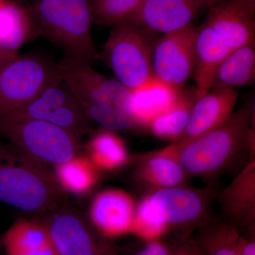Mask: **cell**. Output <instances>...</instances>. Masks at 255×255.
Wrapping results in <instances>:
<instances>
[{
  "mask_svg": "<svg viewBox=\"0 0 255 255\" xmlns=\"http://www.w3.org/2000/svg\"><path fill=\"white\" fill-rule=\"evenodd\" d=\"M14 56H11V55L5 54L3 52L0 51V68L5 63L11 58H14Z\"/></svg>",
  "mask_w": 255,
  "mask_h": 255,
  "instance_id": "33",
  "label": "cell"
},
{
  "mask_svg": "<svg viewBox=\"0 0 255 255\" xmlns=\"http://www.w3.org/2000/svg\"><path fill=\"white\" fill-rule=\"evenodd\" d=\"M255 12L238 0H222L207 10L196 38L194 75L198 99L211 90L215 70L231 53L255 43Z\"/></svg>",
  "mask_w": 255,
  "mask_h": 255,
  "instance_id": "2",
  "label": "cell"
},
{
  "mask_svg": "<svg viewBox=\"0 0 255 255\" xmlns=\"http://www.w3.org/2000/svg\"><path fill=\"white\" fill-rule=\"evenodd\" d=\"M100 170L87 156H79L55 166V180L64 190L78 195L91 191L99 180Z\"/></svg>",
  "mask_w": 255,
  "mask_h": 255,
  "instance_id": "24",
  "label": "cell"
},
{
  "mask_svg": "<svg viewBox=\"0 0 255 255\" xmlns=\"http://www.w3.org/2000/svg\"><path fill=\"white\" fill-rule=\"evenodd\" d=\"M63 199L46 164L0 138V202L26 212L49 213Z\"/></svg>",
  "mask_w": 255,
  "mask_h": 255,
  "instance_id": "3",
  "label": "cell"
},
{
  "mask_svg": "<svg viewBox=\"0 0 255 255\" xmlns=\"http://www.w3.org/2000/svg\"><path fill=\"white\" fill-rule=\"evenodd\" d=\"M197 99L195 87H184L179 91L172 107L154 119L148 128L161 140L176 141L185 130Z\"/></svg>",
  "mask_w": 255,
  "mask_h": 255,
  "instance_id": "22",
  "label": "cell"
},
{
  "mask_svg": "<svg viewBox=\"0 0 255 255\" xmlns=\"http://www.w3.org/2000/svg\"><path fill=\"white\" fill-rule=\"evenodd\" d=\"M135 174L138 182L150 192L186 185L189 177L164 147L137 157Z\"/></svg>",
  "mask_w": 255,
  "mask_h": 255,
  "instance_id": "17",
  "label": "cell"
},
{
  "mask_svg": "<svg viewBox=\"0 0 255 255\" xmlns=\"http://www.w3.org/2000/svg\"><path fill=\"white\" fill-rule=\"evenodd\" d=\"M255 81V46L251 43L236 50L219 64L211 89L250 86Z\"/></svg>",
  "mask_w": 255,
  "mask_h": 255,
  "instance_id": "21",
  "label": "cell"
},
{
  "mask_svg": "<svg viewBox=\"0 0 255 255\" xmlns=\"http://www.w3.org/2000/svg\"><path fill=\"white\" fill-rule=\"evenodd\" d=\"M57 68L60 77L71 89L80 105L108 102L130 117L131 91L116 79L107 78L92 65L64 55Z\"/></svg>",
  "mask_w": 255,
  "mask_h": 255,
  "instance_id": "10",
  "label": "cell"
},
{
  "mask_svg": "<svg viewBox=\"0 0 255 255\" xmlns=\"http://www.w3.org/2000/svg\"><path fill=\"white\" fill-rule=\"evenodd\" d=\"M169 255H204L194 240L189 239L172 247Z\"/></svg>",
  "mask_w": 255,
  "mask_h": 255,
  "instance_id": "29",
  "label": "cell"
},
{
  "mask_svg": "<svg viewBox=\"0 0 255 255\" xmlns=\"http://www.w3.org/2000/svg\"><path fill=\"white\" fill-rule=\"evenodd\" d=\"M101 255H119V253L114 247L111 246L110 245L108 244L106 247L105 251Z\"/></svg>",
  "mask_w": 255,
  "mask_h": 255,
  "instance_id": "32",
  "label": "cell"
},
{
  "mask_svg": "<svg viewBox=\"0 0 255 255\" xmlns=\"http://www.w3.org/2000/svg\"><path fill=\"white\" fill-rule=\"evenodd\" d=\"M39 36L29 7L6 0L0 8V51L16 56L20 48Z\"/></svg>",
  "mask_w": 255,
  "mask_h": 255,
  "instance_id": "19",
  "label": "cell"
},
{
  "mask_svg": "<svg viewBox=\"0 0 255 255\" xmlns=\"http://www.w3.org/2000/svg\"><path fill=\"white\" fill-rule=\"evenodd\" d=\"M197 28L195 23H191L182 29L162 34L154 47V77L177 90L185 87L194 73Z\"/></svg>",
  "mask_w": 255,
  "mask_h": 255,
  "instance_id": "11",
  "label": "cell"
},
{
  "mask_svg": "<svg viewBox=\"0 0 255 255\" xmlns=\"http://www.w3.org/2000/svg\"><path fill=\"white\" fill-rule=\"evenodd\" d=\"M41 221L58 255H101L107 243L98 238L91 226L73 211L58 209Z\"/></svg>",
  "mask_w": 255,
  "mask_h": 255,
  "instance_id": "13",
  "label": "cell"
},
{
  "mask_svg": "<svg viewBox=\"0 0 255 255\" xmlns=\"http://www.w3.org/2000/svg\"><path fill=\"white\" fill-rule=\"evenodd\" d=\"M220 211L225 222L253 228L255 223V159H251L219 194Z\"/></svg>",
  "mask_w": 255,
  "mask_h": 255,
  "instance_id": "15",
  "label": "cell"
},
{
  "mask_svg": "<svg viewBox=\"0 0 255 255\" xmlns=\"http://www.w3.org/2000/svg\"><path fill=\"white\" fill-rule=\"evenodd\" d=\"M208 1H209L210 4H211V6H214V4H217V3L222 1V0H208Z\"/></svg>",
  "mask_w": 255,
  "mask_h": 255,
  "instance_id": "34",
  "label": "cell"
},
{
  "mask_svg": "<svg viewBox=\"0 0 255 255\" xmlns=\"http://www.w3.org/2000/svg\"><path fill=\"white\" fill-rule=\"evenodd\" d=\"M210 7L208 0H143L127 21L146 31L165 34L194 23Z\"/></svg>",
  "mask_w": 255,
  "mask_h": 255,
  "instance_id": "12",
  "label": "cell"
},
{
  "mask_svg": "<svg viewBox=\"0 0 255 255\" xmlns=\"http://www.w3.org/2000/svg\"><path fill=\"white\" fill-rule=\"evenodd\" d=\"M180 90L155 77L131 90L130 119L137 128H148L151 122L168 110Z\"/></svg>",
  "mask_w": 255,
  "mask_h": 255,
  "instance_id": "18",
  "label": "cell"
},
{
  "mask_svg": "<svg viewBox=\"0 0 255 255\" xmlns=\"http://www.w3.org/2000/svg\"><path fill=\"white\" fill-rule=\"evenodd\" d=\"M242 235L238 228L222 221H209L201 226L194 241L204 255H239Z\"/></svg>",
  "mask_w": 255,
  "mask_h": 255,
  "instance_id": "25",
  "label": "cell"
},
{
  "mask_svg": "<svg viewBox=\"0 0 255 255\" xmlns=\"http://www.w3.org/2000/svg\"><path fill=\"white\" fill-rule=\"evenodd\" d=\"M136 205L127 191L110 189L95 196L90 209L92 226L101 236L112 238L132 231Z\"/></svg>",
  "mask_w": 255,
  "mask_h": 255,
  "instance_id": "14",
  "label": "cell"
},
{
  "mask_svg": "<svg viewBox=\"0 0 255 255\" xmlns=\"http://www.w3.org/2000/svg\"><path fill=\"white\" fill-rule=\"evenodd\" d=\"M0 138L44 164L56 166L78 155L79 138L43 121L12 115L0 118Z\"/></svg>",
  "mask_w": 255,
  "mask_h": 255,
  "instance_id": "6",
  "label": "cell"
},
{
  "mask_svg": "<svg viewBox=\"0 0 255 255\" xmlns=\"http://www.w3.org/2000/svg\"><path fill=\"white\" fill-rule=\"evenodd\" d=\"M238 244V252L239 255H255V243L253 240L242 236Z\"/></svg>",
  "mask_w": 255,
  "mask_h": 255,
  "instance_id": "30",
  "label": "cell"
},
{
  "mask_svg": "<svg viewBox=\"0 0 255 255\" xmlns=\"http://www.w3.org/2000/svg\"><path fill=\"white\" fill-rule=\"evenodd\" d=\"M172 247L159 239L151 240L132 255H169Z\"/></svg>",
  "mask_w": 255,
  "mask_h": 255,
  "instance_id": "28",
  "label": "cell"
},
{
  "mask_svg": "<svg viewBox=\"0 0 255 255\" xmlns=\"http://www.w3.org/2000/svg\"><path fill=\"white\" fill-rule=\"evenodd\" d=\"M56 63L36 54L17 55L0 68V118L27 105L59 78Z\"/></svg>",
  "mask_w": 255,
  "mask_h": 255,
  "instance_id": "8",
  "label": "cell"
},
{
  "mask_svg": "<svg viewBox=\"0 0 255 255\" xmlns=\"http://www.w3.org/2000/svg\"><path fill=\"white\" fill-rule=\"evenodd\" d=\"M241 4L246 6L247 9L255 12V0H238Z\"/></svg>",
  "mask_w": 255,
  "mask_h": 255,
  "instance_id": "31",
  "label": "cell"
},
{
  "mask_svg": "<svg viewBox=\"0 0 255 255\" xmlns=\"http://www.w3.org/2000/svg\"><path fill=\"white\" fill-rule=\"evenodd\" d=\"M237 99L236 89H211L196 101L185 130L174 143H186L226 123L234 113Z\"/></svg>",
  "mask_w": 255,
  "mask_h": 255,
  "instance_id": "16",
  "label": "cell"
},
{
  "mask_svg": "<svg viewBox=\"0 0 255 255\" xmlns=\"http://www.w3.org/2000/svg\"><path fill=\"white\" fill-rule=\"evenodd\" d=\"M143 0H90L94 23L110 26L126 21Z\"/></svg>",
  "mask_w": 255,
  "mask_h": 255,
  "instance_id": "26",
  "label": "cell"
},
{
  "mask_svg": "<svg viewBox=\"0 0 255 255\" xmlns=\"http://www.w3.org/2000/svg\"><path fill=\"white\" fill-rule=\"evenodd\" d=\"M82 108L90 122H95L105 130L117 132L137 128L131 119L113 104H88Z\"/></svg>",
  "mask_w": 255,
  "mask_h": 255,
  "instance_id": "27",
  "label": "cell"
},
{
  "mask_svg": "<svg viewBox=\"0 0 255 255\" xmlns=\"http://www.w3.org/2000/svg\"><path fill=\"white\" fill-rule=\"evenodd\" d=\"M5 1H6V0H0V8L4 4Z\"/></svg>",
  "mask_w": 255,
  "mask_h": 255,
  "instance_id": "35",
  "label": "cell"
},
{
  "mask_svg": "<svg viewBox=\"0 0 255 255\" xmlns=\"http://www.w3.org/2000/svg\"><path fill=\"white\" fill-rule=\"evenodd\" d=\"M87 157L100 171L116 170L130 160L125 142L116 132L102 129L87 146Z\"/></svg>",
  "mask_w": 255,
  "mask_h": 255,
  "instance_id": "23",
  "label": "cell"
},
{
  "mask_svg": "<svg viewBox=\"0 0 255 255\" xmlns=\"http://www.w3.org/2000/svg\"><path fill=\"white\" fill-rule=\"evenodd\" d=\"M8 115L43 121L65 129L78 138L90 130V121L60 75L29 103Z\"/></svg>",
  "mask_w": 255,
  "mask_h": 255,
  "instance_id": "9",
  "label": "cell"
},
{
  "mask_svg": "<svg viewBox=\"0 0 255 255\" xmlns=\"http://www.w3.org/2000/svg\"><path fill=\"white\" fill-rule=\"evenodd\" d=\"M155 34L127 20L111 27L100 57L112 70L116 80L130 91L154 76Z\"/></svg>",
  "mask_w": 255,
  "mask_h": 255,
  "instance_id": "5",
  "label": "cell"
},
{
  "mask_svg": "<svg viewBox=\"0 0 255 255\" xmlns=\"http://www.w3.org/2000/svg\"><path fill=\"white\" fill-rule=\"evenodd\" d=\"M216 196L211 188L186 185L150 191L136 206L132 231L155 238L169 228L201 227L210 221V210Z\"/></svg>",
  "mask_w": 255,
  "mask_h": 255,
  "instance_id": "4",
  "label": "cell"
},
{
  "mask_svg": "<svg viewBox=\"0 0 255 255\" xmlns=\"http://www.w3.org/2000/svg\"><path fill=\"white\" fill-rule=\"evenodd\" d=\"M165 150L189 176L213 179L238 159L255 158V108L246 105L221 127L184 144L170 142Z\"/></svg>",
  "mask_w": 255,
  "mask_h": 255,
  "instance_id": "1",
  "label": "cell"
},
{
  "mask_svg": "<svg viewBox=\"0 0 255 255\" xmlns=\"http://www.w3.org/2000/svg\"><path fill=\"white\" fill-rule=\"evenodd\" d=\"M5 255H58L41 221L16 220L1 241Z\"/></svg>",
  "mask_w": 255,
  "mask_h": 255,
  "instance_id": "20",
  "label": "cell"
},
{
  "mask_svg": "<svg viewBox=\"0 0 255 255\" xmlns=\"http://www.w3.org/2000/svg\"><path fill=\"white\" fill-rule=\"evenodd\" d=\"M93 23L90 0H53L45 15L43 36L61 47L65 55L92 65L98 57Z\"/></svg>",
  "mask_w": 255,
  "mask_h": 255,
  "instance_id": "7",
  "label": "cell"
},
{
  "mask_svg": "<svg viewBox=\"0 0 255 255\" xmlns=\"http://www.w3.org/2000/svg\"><path fill=\"white\" fill-rule=\"evenodd\" d=\"M1 241H0V248H1Z\"/></svg>",
  "mask_w": 255,
  "mask_h": 255,
  "instance_id": "36",
  "label": "cell"
}]
</instances>
